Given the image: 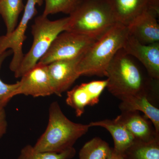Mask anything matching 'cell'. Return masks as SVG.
Instances as JSON below:
<instances>
[{
  "instance_id": "23",
  "label": "cell",
  "mask_w": 159,
  "mask_h": 159,
  "mask_svg": "<svg viewBox=\"0 0 159 159\" xmlns=\"http://www.w3.org/2000/svg\"><path fill=\"white\" fill-rule=\"evenodd\" d=\"M7 125L8 124L5 109L0 111V139L6 134Z\"/></svg>"
},
{
  "instance_id": "22",
  "label": "cell",
  "mask_w": 159,
  "mask_h": 159,
  "mask_svg": "<svg viewBox=\"0 0 159 159\" xmlns=\"http://www.w3.org/2000/svg\"><path fill=\"white\" fill-rule=\"evenodd\" d=\"M11 51H6L0 55V69L3 61L11 54ZM18 85V81L13 84H8L0 78V111L5 109L8 102L15 97V93Z\"/></svg>"
},
{
  "instance_id": "21",
  "label": "cell",
  "mask_w": 159,
  "mask_h": 159,
  "mask_svg": "<svg viewBox=\"0 0 159 159\" xmlns=\"http://www.w3.org/2000/svg\"><path fill=\"white\" fill-rule=\"evenodd\" d=\"M83 0H43L45 4L43 16L48 17L50 15L62 12L69 15L73 13Z\"/></svg>"
},
{
  "instance_id": "17",
  "label": "cell",
  "mask_w": 159,
  "mask_h": 159,
  "mask_svg": "<svg viewBox=\"0 0 159 159\" xmlns=\"http://www.w3.org/2000/svg\"><path fill=\"white\" fill-rule=\"evenodd\" d=\"M122 157L123 159H159V137L148 142L135 139Z\"/></svg>"
},
{
  "instance_id": "15",
  "label": "cell",
  "mask_w": 159,
  "mask_h": 159,
  "mask_svg": "<svg viewBox=\"0 0 159 159\" xmlns=\"http://www.w3.org/2000/svg\"><path fill=\"white\" fill-rule=\"evenodd\" d=\"M149 95H130L122 97L119 108L121 111H138L144 113L152 122L157 133L159 134V109L148 100Z\"/></svg>"
},
{
  "instance_id": "24",
  "label": "cell",
  "mask_w": 159,
  "mask_h": 159,
  "mask_svg": "<svg viewBox=\"0 0 159 159\" xmlns=\"http://www.w3.org/2000/svg\"><path fill=\"white\" fill-rule=\"evenodd\" d=\"M107 159H123V158L122 155L116 152L112 148L111 153Z\"/></svg>"
},
{
  "instance_id": "19",
  "label": "cell",
  "mask_w": 159,
  "mask_h": 159,
  "mask_svg": "<svg viewBox=\"0 0 159 159\" xmlns=\"http://www.w3.org/2000/svg\"><path fill=\"white\" fill-rule=\"evenodd\" d=\"M112 148L99 137L93 138L83 146L79 152V159H107Z\"/></svg>"
},
{
  "instance_id": "14",
  "label": "cell",
  "mask_w": 159,
  "mask_h": 159,
  "mask_svg": "<svg viewBox=\"0 0 159 159\" xmlns=\"http://www.w3.org/2000/svg\"><path fill=\"white\" fill-rule=\"evenodd\" d=\"M159 14L148 11L140 16L128 26L129 33L142 44L159 43Z\"/></svg>"
},
{
  "instance_id": "6",
  "label": "cell",
  "mask_w": 159,
  "mask_h": 159,
  "mask_svg": "<svg viewBox=\"0 0 159 159\" xmlns=\"http://www.w3.org/2000/svg\"><path fill=\"white\" fill-rule=\"evenodd\" d=\"M99 38L67 31L58 34L38 62L50 64L57 61L72 59L83 55Z\"/></svg>"
},
{
  "instance_id": "3",
  "label": "cell",
  "mask_w": 159,
  "mask_h": 159,
  "mask_svg": "<svg viewBox=\"0 0 159 159\" xmlns=\"http://www.w3.org/2000/svg\"><path fill=\"white\" fill-rule=\"evenodd\" d=\"M129 34L128 27L120 23L109 29L83 55L77 66L79 76H105L109 64L123 48Z\"/></svg>"
},
{
  "instance_id": "13",
  "label": "cell",
  "mask_w": 159,
  "mask_h": 159,
  "mask_svg": "<svg viewBox=\"0 0 159 159\" xmlns=\"http://www.w3.org/2000/svg\"><path fill=\"white\" fill-rule=\"evenodd\" d=\"M138 111H125L116 117L135 140L148 142L159 137L150 119Z\"/></svg>"
},
{
  "instance_id": "20",
  "label": "cell",
  "mask_w": 159,
  "mask_h": 159,
  "mask_svg": "<svg viewBox=\"0 0 159 159\" xmlns=\"http://www.w3.org/2000/svg\"><path fill=\"white\" fill-rule=\"evenodd\" d=\"M76 154L75 148H70L60 152L38 151L30 145L23 147L17 159H71Z\"/></svg>"
},
{
  "instance_id": "10",
  "label": "cell",
  "mask_w": 159,
  "mask_h": 159,
  "mask_svg": "<svg viewBox=\"0 0 159 159\" xmlns=\"http://www.w3.org/2000/svg\"><path fill=\"white\" fill-rule=\"evenodd\" d=\"M82 56L57 61L48 65V72L54 94L61 97L80 77L77 73V66Z\"/></svg>"
},
{
  "instance_id": "12",
  "label": "cell",
  "mask_w": 159,
  "mask_h": 159,
  "mask_svg": "<svg viewBox=\"0 0 159 159\" xmlns=\"http://www.w3.org/2000/svg\"><path fill=\"white\" fill-rule=\"evenodd\" d=\"M122 49L126 54L141 61L151 79L159 80V43L142 44L129 34Z\"/></svg>"
},
{
  "instance_id": "4",
  "label": "cell",
  "mask_w": 159,
  "mask_h": 159,
  "mask_svg": "<svg viewBox=\"0 0 159 159\" xmlns=\"http://www.w3.org/2000/svg\"><path fill=\"white\" fill-rule=\"evenodd\" d=\"M69 17L66 31L97 38L118 23L107 0H83Z\"/></svg>"
},
{
  "instance_id": "7",
  "label": "cell",
  "mask_w": 159,
  "mask_h": 159,
  "mask_svg": "<svg viewBox=\"0 0 159 159\" xmlns=\"http://www.w3.org/2000/svg\"><path fill=\"white\" fill-rule=\"evenodd\" d=\"M43 2V0H27L22 17L14 31L0 37V55L8 49L11 50L13 55L9 68L14 73L19 66L25 55L23 52V46L27 38L25 33L28 25L37 14L36 5L41 6Z\"/></svg>"
},
{
  "instance_id": "11",
  "label": "cell",
  "mask_w": 159,
  "mask_h": 159,
  "mask_svg": "<svg viewBox=\"0 0 159 159\" xmlns=\"http://www.w3.org/2000/svg\"><path fill=\"white\" fill-rule=\"evenodd\" d=\"M118 23L128 27L148 11L159 13V0H107Z\"/></svg>"
},
{
  "instance_id": "18",
  "label": "cell",
  "mask_w": 159,
  "mask_h": 159,
  "mask_svg": "<svg viewBox=\"0 0 159 159\" xmlns=\"http://www.w3.org/2000/svg\"><path fill=\"white\" fill-rule=\"evenodd\" d=\"M25 8L23 0H0V15L6 25L7 33L14 31L20 14Z\"/></svg>"
},
{
  "instance_id": "5",
  "label": "cell",
  "mask_w": 159,
  "mask_h": 159,
  "mask_svg": "<svg viewBox=\"0 0 159 159\" xmlns=\"http://www.w3.org/2000/svg\"><path fill=\"white\" fill-rule=\"evenodd\" d=\"M69 20L68 16L51 20L42 15L35 18L31 26L33 43L30 50L24 55L19 66L14 73L16 78L21 77L37 64L58 34L66 31Z\"/></svg>"
},
{
  "instance_id": "8",
  "label": "cell",
  "mask_w": 159,
  "mask_h": 159,
  "mask_svg": "<svg viewBox=\"0 0 159 159\" xmlns=\"http://www.w3.org/2000/svg\"><path fill=\"white\" fill-rule=\"evenodd\" d=\"M18 83L15 96L24 95L38 97L54 94L47 65L38 63L21 77Z\"/></svg>"
},
{
  "instance_id": "9",
  "label": "cell",
  "mask_w": 159,
  "mask_h": 159,
  "mask_svg": "<svg viewBox=\"0 0 159 159\" xmlns=\"http://www.w3.org/2000/svg\"><path fill=\"white\" fill-rule=\"evenodd\" d=\"M107 79L94 80L76 86L68 91L66 102L74 109L79 117L84 113L86 107L97 104L102 92L107 88Z\"/></svg>"
},
{
  "instance_id": "16",
  "label": "cell",
  "mask_w": 159,
  "mask_h": 159,
  "mask_svg": "<svg viewBox=\"0 0 159 159\" xmlns=\"http://www.w3.org/2000/svg\"><path fill=\"white\" fill-rule=\"evenodd\" d=\"M89 125L90 127L100 126L108 130L113 139V150L122 155L135 140L133 136L128 129L116 119L91 122Z\"/></svg>"
},
{
  "instance_id": "2",
  "label": "cell",
  "mask_w": 159,
  "mask_h": 159,
  "mask_svg": "<svg viewBox=\"0 0 159 159\" xmlns=\"http://www.w3.org/2000/svg\"><path fill=\"white\" fill-rule=\"evenodd\" d=\"M48 120L44 132L33 146L38 151L60 152L73 148L77 140L90 128L89 124L71 121L56 101L49 107Z\"/></svg>"
},
{
  "instance_id": "1",
  "label": "cell",
  "mask_w": 159,
  "mask_h": 159,
  "mask_svg": "<svg viewBox=\"0 0 159 159\" xmlns=\"http://www.w3.org/2000/svg\"><path fill=\"white\" fill-rule=\"evenodd\" d=\"M130 55L122 48L117 52L106 70L107 86L112 95L120 99L130 95H149L155 88L143 77Z\"/></svg>"
}]
</instances>
